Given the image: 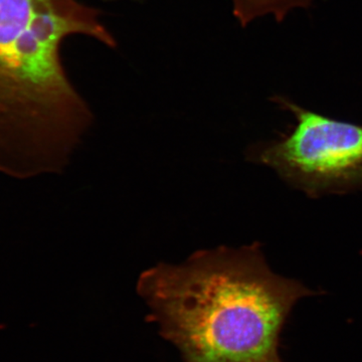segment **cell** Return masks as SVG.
Returning <instances> with one entry per match:
<instances>
[{
    "instance_id": "6da1fadb",
    "label": "cell",
    "mask_w": 362,
    "mask_h": 362,
    "mask_svg": "<svg viewBox=\"0 0 362 362\" xmlns=\"http://www.w3.org/2000/svg\"><path fill=\"white\" fill-rule=\"evenodd\" d=\"M137 292L183 362H284L285 324L316 293L271 270L258 243L194 252L143 272Z\"/></svg>"
},
{
    "instance_id": "7a4b0ae2",
    "label": "cell",
    "mask_w": 362,
    "mask_h": 362,
    "mask_svg": "<svg viewBox=\"0 0 362 362\" xmlns=\"http://www.w3.org/2000/svg\"><path fill=\"white\" fill-rule=\"evenodd\" d=\"M71 35L115 45L77 0H0V173L9 177L62 173L92 123L61 61Z\"/></svg>"
},
{
    "instance_id": "3957f363",
    "label": "cell",
    "mask_w": 362,
    "mask_h": 362,
    "mask_svg": "<svg viewBox=\"0 0 362 362\" xmlns=\"http://www.w3.org/2000/svg\"><path fill=\"white\" fill-rule=\"evenodd\" d=\"M275 101L291 112L296 125L289 135L252 147L250 159L313 197L362 192V126L319 115L285 98Z\"/></svg>"
},
{
    "instance_id": "277c9868",
    "label": "cell",
    "mask_w": 362,
    "mask_h": 362,
    "mask_svg": "<svg viewBox=\"0 0 362 362\" xmlns=\"http://www.w3.org/2000/svg\"><path fill=\"white\" fill-rule=\"evenodd\" d=\"M312 1L313 0H233V13L244 26L265 16H273L277 21H282L293 9L307 8Z\"/></svg>"
}]
</instances>
